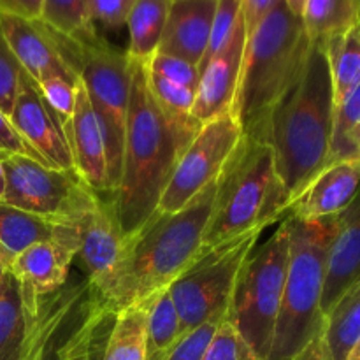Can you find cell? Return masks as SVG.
Returning a JSON list of instances; mask_svg holds the SVG:
<instances>
[{
	"instance_id": "6da1fadb",
	"label": "cell",
	"mask_w": 360,
	"mask_h": 360,
	"mask_svg": "<svg viewBox=\"0 0 360 360\" xmlns=\"http://www.w3.org/2000/svg\"><path fill=\"white\" fill-rule=\"evenodd\" d=\"M132 63L122 178L112 193L123 236H136L157 211L179 157L200 123L165 111L150 91L146 63Z\"/></svg>"
},
{
	"instance_id": "7a4b0ae2",
	"label": "cell",
	"mask_w": 360,
	"mask_h": 360,
	"mask_svg": "<svg viewBox=\"0 0 360 360\" xmlns=\"http://www.w3.org/2000/svg\"><path fill=\"white\" fill-rule=\"evenodd\" d=\"M334 127V91L326 49L311 44L297 83L271 112L266 137L288 206L327 165Z\"/></svg>"
},
{
	"instance_id": "3957f363",
	"label": "cell",
	"mask_w": 360,
	"mask_h": 360,
	"mask_svg": "<svg viewBox=\"0 0 360 360\" xmlns=\"http://www.w3.org/2000/svg\"><path fill=\"white\" fill-rule=\"evenodd\" d=\"M218 181L178 213H160L127 239L125 257L108 297L101 302L109 313L148 302L167 290L202 253L204 236L214 207Z\"/></svg>"
},
{
	"instance_id": "277c9868",
	"label": "cell",
	"mask_w": 360,
	"mask_h": 360,
	"mask_svg": "<svg viewBox=\"0 0 360 360\" xmlns=\"http://www.w3.org/2000/svg\"><path fill=\"white\" fill-rule=\"evenodd\" d=\"M299 9L301 0H278L266 20L246 37L241 79L231 112L243 136L264 141L271 112L304 69L311 44Z\"/></svg>"
},
{
	"instance_id": "5b68a950",
	"label": "cell",
	"mask_w": 360,
	"mask_h": 360,
	"mask_svg": "<svg viewBox=\"0 0 360 360\" xmlns=\"http://www.w3.org/2000/svg\"><path fill=\"white\" fill-rule=\"evenodd\" d=\"M288 200L269 143L243 136L218 178L202 252L287 217Z\"/></svg>"
},
{
	"instance_id": "8992f818",
	"label": "cell",
	"mask_w": 360,
	"mask_h": 360,
	"mask_svg": "<svg viewBox=\"0 0 360 360\" xmlns=\"http://www.w3.org/2000/svg\"><path fill=\"white\" fill-rule=\"evenodd\" d=\"M287 217L290 224L287 276L267 360H292L322 333L327 255L336 234L338 217L322 220Z\"/></svg>"
},
{
	"instance_id": "52a82bcc",
	"label": "cell",
	"mask_w": 360,
	"mask_h": 360,
	"mask_svg": "<svg viewBox=\"0 0 360 360\" xmlns=\"http://www.w3.org/2000/svg\"><path fill=\"white\" fill-rule=\"evenodd\" d=\"M290 224L281 218L264 245L246 259L227 306V322L246 341L259 360H267L283 299L287 276Z\"/></svg>"
},
{
	"instance_id": "ba28073f",
	"label": "cell",
	"mask_w": 360,
	"mask_h": 360,
	"mask_svg": "<svg viewBox=\"0 0 360 360\" xmlns=\"http://www.w3.org/2000/svg\"><path fill=\"white\" fill-rule=\"evenodd\" d=\"M260 234L262 229H257L206 250L167 288L181 319L183 336L213 316L227 313L239 273L259 243Z\"/></svg>"
},
{
	"instance_id": "9c48e42d",
	"label": "cell",
	"mask_w": 360,
	"mask_h": 360,
	"mask_svg": "<svg viewBox=\"0 0 360 360\" xmlns=\"http://www.w3.org/2000/svg\"><path fill=\"white\" fill-rule=\"evenodd\" d=\"M77 72L101 127L108 162V190L112 195L122 178L132 63L125 51H118L104 41L81 51Z\"/></svg>"
},
{
	"instance_id": "30bf717a",
	"label": "cell",
	"mask_w": 360,
	"mask_h": 360,
	"mask_svg": "<svg viewBox=\"0 0 360 360\" xmlns=\"http://www.w3.org/2000/svg\"><path fill=\"white\" fill-rule=\"evenodd\" d=\"M7 188L4 202L58 225H79L101 195L76 171L48 167L21 155H2Z\"/></svg>"
},
{
	"instance_id": "8fae6325",
	"label": "cell",
	"mask_w": 360,
	"mask_h": 360,
	"mask_svg": "<svg viewBox=\"0 0 360 360\" xmlns=\"http://www.w3.org/2000/svg\"><path fill=\"white\" fill-rule=\"evenodd\" d=\"M79 297L77 288L41 297L7 271L0 290V360H44Z\"/></svg>"
},
{
	"instance_id": "7c38bea8",
	"label": "cell",
	"mask_w": 360,
	"mask_h": 360,
	"mask_svg": "<svg viewBox=\"0 0 360 360\" xmlns=\"http://www.w3.org/2000/svg\"><path fill=\"white\" fill-rule=\"evenodd\" d=\"M241 139V125L232 115L202 123L179 157L157 211L178 213L199 193L217 183Z\"/></svg>"
},
{
	"instance_id": "4fadbf2b",
	"label": "cell",
	"mask_w": 360,
	"mask_h": 360,
	"mask_svg": "<svg viewBox=\"0 0 360 360\" xmlns=\"http://www.w3.org/2000/svg\"><path fill=\"white\" fill-rule=\"evenodd\" d=\"M127 250V238L120 227L112 197H101L97 206L79 224V253L88 281L98 302L115 285Z\"/></svg>"
},
{
	"instance_id": "5bb4252c",
	"label": "cell",
	"mask_w": 360,
	"mask_h": 360,
	"mask_svg": "<svg viewBox=\"0 0 360 360\" xmlns=\"http://www.w3.org/2000/svg\"><path fill=\"white\" fill-rule=\"evenodd\" d=\"M9 120L21 139L42 158L48 167L74 171L65 130L42 98L37 84L25 72H21Z\"/></svg>"
},
{
	"instance_id": "9a60e30c",
	"label": "cell",
	"mask_w": 360,
	"mask_h": 360,
	"mask_svg": "<svg viewBox=\"0 0 360 360\" xmlns=\"http://www.w3.org/2000/svg\"><path fill=\"white\" fill-rule=\"evenodd\" d=\"M245 51L246 30L243 16H239L229 44L200 72L192 108V118L197 123L202 125L224 115H231L241 79Z\"/></svg>"
},
{
	"instance_id": "2e32d148",
	"label": "cell",
	"mask_w": 360,
	"mask_h": 360,
	"mask_svg": "<svg viewBox=\"0 0 360 360\" xmlns=\"http://www.w3.org/2000/svg\"><path fill=\"white\" fill-rule=\"evenodd\" d=\"M0 27L20 62L21 70L35 84L51 77H62L70 83L79 81V74L70 69L55 39L41 21H27L0 14Z\"/></svg>"
},
{
	"instance_id": "e0dca14e",
	"label": "cell",
	"mask_w": 360,
	"mask_h": 360,
	"mask_svg": "<svg viewBox=\"0 0 360 360\" xmlns=\"http://www.w3.org/2000/svg\"><path fill=\"white\" fill-rule=\"evenodd\" d=\"M360 190V160H341L323 167L288 206L297 220H322L347 210Z\"/></svg>"
},
{
	"instance_id": "ac0fdd59",
	"label": "cell",
	"mask_w": 360,
	"mask_h": 360,
	"mask_svg": "<svg viewBox=\"0 0 360 360\" xmlns=\"http://www.w3.org/2000/svg\"><path fill=\"white\" fill-rule=\"evenodd\" d=\"M65 136L76 174L98 195L109 193L104 139L81 79L76 88V105L72 118L65 127Z\"/></svg>"
},
{
	"instance_id": "d6986e66",
	"label": "cell",
	"mask_w": 360,
	"mask_h": 360,
	"mask_svg": "<svg viewBox=\"0 0 360 360\" xmlns=\"http://www.w3.org/2000/svg\"><path fill=\"white\" fill-rule=\"evenodd\" d=\"M360 281V190L350 206L338 214L336 234L327 255L322 315Z\"/></svg>"
},
{
	"instance_id": "ffe728a7",
	"label": "cell",
	"mask_w": 360,
	"mask_h": 360,
	"mask_svg": "<svg viewBox=\"0 0 360 360\" xmlns=\"http://www.w3.org/2000/svg\"><path fill=\"white\" fill-rule=\"evenodd\" d=\"M218 0H171L157 55L174 56L199 67L210 41Z\"/></svg>"
},
{
	"instance_id": "44dd1931",
	"label": "cell",
	"mask_w": 360,
	"mask_h": 360,
	"mask_svg": "<svg viewBox=\"0 0 360 360\" xmlns=\"http://www.w3.org/2000/svg\"><path fill=\"white\" fill-rule=\"evenodd\" d=\"M55 241L79 253V225H58L0 202V262L9 269L30 246Z\"/></svg>"
},
{
	"instance_id": "7402d4cb",
	"label": "cell",
	"mask_w": 360,
	"mask_h": 360,
	"mask_svg": "<svg viewBox=\"0 0 360 360\" xmlns=\"http://www.w3.org/2000/svg\"><path fill=\"white\" fill-rule=\"evenodd\" d=\"M76 255V250L69 246L55 241H44L25 250L14 259L7 271L21 285L44 297V295L56 294L65 287L69 267Z\"/></svg>"
},
{
	"instance_id": "603a6c76",
	"label": "cell",
	"mask_w": 360,
	"mask_h": 360,
	"mask_svg": "<svg viewBox=\"0 0 360 360\" xmlns=\"http://www.w3.org/2000/svg\"><path fill=\"white\" fill-rule=\"evenodd\" d=\"M299 13L309 44L323 46L360 23V0H301Z\"/></svg>"
},
{
	"instance_id": "cb8c5ba5",
	"label": "cell",
	"mask_w": 360,
	"mask_h": 360,
	"mask_svg": "<svg viewBox=\"0 0 360 360\" xmlns=\"http://www.w3.org/2000/svg\"><path fill=\"white\" fill-rule=\"evenodd\" d=\"M171 0H136L129 14V48L125 55L130 62L150 63L157 55L167 21Z\"/></svg>"
},
{
	"instance_id": "d4e9b609",
	"label": "cell",
	"mask_w": 360,
	"mask_h": 360,
	"mask_svg": "<svg viewBox=\"0 0 360 360\" xmlns=\"http://www.w3.org/2000/svg\"><path fill=\"white\" fill-rule=\"evenodd\" d=\"M360 340V281L323 316L320 341L330 360H348Z\"/></svg>"
},
{
	"instance_id": "484cf974",
	"label": "cell",
	"mask_w": 360,
	"mask_h": 360,
	"mask_svg": "<svg viewBox=\"0 0 360 360\" xmlns=\"http://www.w3.org/2000/svg\"><path fill=\"white\" fill-rule=\"evenodd\" d=\"M41 23L83 51L104 42L88 14L86 0H44Z\"/></svg>"
},
{
	"instance_id": "4316f807",
	"label": "cell",
	"mask_w": 360,
	"mask_h": 360,
	"mask_svg": "<svg viewBox=\"0 0 360 360\" xmlns=\"http://www.w3.org/2000/svg\"><path fill=\"white\" fill-rule=\"evenodd\" d=\"M148 304L150 301L139 302L116 313L101 360H146Z\"/></svg>"
},
{
	"instance_id": "83f0119b",
	"label": "cell",
	"mask_w": 360,
	"mask_h": 360,
	"mask_svg": "<svg viewBox=\"0 0 360 360\" xmlns=\"http://www.w3.org/2000/svg\"><path fill=\"white\" fill-rule=\"evenodd\" d=\"M330 67L334 108L360 84V23L322 46Z\"/></svg>"
},
{
	"instance_id": "f1b7e54d",
	"label": "cell",
	"mask_w": 360,
	"mask_h": 360,
	"mask_svg": "<svg viewBox=\"0 0 360 360\" xmlns=\"http://www.w3.org/2000/svg\"><path fill=\"white\" fill-rule=\"evenodd\" d=\"M109 313L94 295L84 304V315L81 322L70 330L69 336L55 348L53 360H97L98 338L102 336Z\"/></svg>"
},
{
	"instance_id": "f546056e",
	"label": "cell",
	"mask_w": 360,
	"mask_h": 360,
	"mask_svg": "<svg viewBox=\"0 0 360 360\" xmlns=\"http://www.w3.org/2000/svg\"><path fill=\"white\" fill-rule=\"evenodd\" d=\"M181 319L169 290L158 292L150 299L146 316L148 354L167 355L181 340Z\"/></svg>"
},
{
	"instance_id": "4dcf8cb0",
	"label": "cell",
	"mask_w": 360,
	"mask_h": 360,
	"mask_svg": "<svg viewBox=\"0 0 360 360\" xmlns=\"http://www.w3.org/2000/svg\"><path fill=\"white\" fill-rule=\"evenodd\" d=\"M360 84L334 108L333 141L327 165L341 160H360ZM326 165V167H327Z\"/></svg>"
},
{
	"instance_id": "1f68e13d",
	"label": "cell",
	"mask_w": 360,
	"mask_h": 360,
	"mask_svg": "<svg viewBox=\"0 0 360 360\" xmlns=\"http://www.w3.org/2000/svg\"><path fill=\"white\" fill-rule=\"evenodd\" d=\"M146 79L150 91L153 94L155 101L162 105L171 115L179 118H190L192 116L193 102H195V91L188 88L176 84L158 74L157 70L150 69L146 65Z\"/></svg>"
},
{
	"instance_id": "d6a6232c",
	"label": "cell",
	"mask_w": 360,
	"mask_h": 360,
	"mask_svg": "<svg viewBox=\"0 0 360 360\" xmlns=\"http://www.w3.org/2000/svg\"><path fill=\"white\" fill-rule=\"evenodd\" d=\"M239 16H241V0H218L213 23H211L207 49L204 53L202 62L199 63V72H202L207 63L229 44Z\"/></svg>"
},
{
	"instance_id": "836d02e7",
	"label": "cell",
	"mask_w": 360,
	"mask_h": 360,
	"mask_svg": "<svg viewBox=\"0 0 360 360\" xmlns=\"http://www.w3.org/2000/svg\"><path fill=\"white\" fill-rule=\"evenodd\" d=\"M225 316H227V313H220V315L213 316L207 322H204L202 326L195 327L193 330L186 333L174 345V348L169 352L165 360H202L211 340H213L214 333L220 327V323L224 322Z\"/></svg>"
},
{
	"instance_id": "e575fe53",
	"label": "cell",
	"mask_w": 360,
	"mask_h": 360,
	"mask_svg": "<svg viewBox=\"0 0 360 360\" xmlns=\"http://www.w3.org/2000/svg\"><path fill=\"white\" fill-rule=\"evenodd\" d=\"M202 360H259L238 330L224 319Z\"/></svg>"
},
{
	"instance_id": "d590c367",
	"label": "cell",
	"mask_w": 360,
	"mask_h": 360,
	"mask_svg": "<svg viewBox=\"0 0 360 360\" xmlns=\"http://www.w3.org/2000/svg\"><path fill=\"white\" fill-rule=\"evenodd\" d=\"M21 65L0 27V111L9 116L20 86Z\"/></svg>"
},
{
	"instance_id": "8d00e7d4",
	"label": "cell",
	"mask_w": 360,
	"mask_h": 360,
	"mask_svg": "<svg viewBox=\"0 0 360 360\" xmlns=\"http://www.w3.org/2000/svg\"><path fill=\"white\" fill-rule=\"evenodd\" d=\"M77 83H70V81L62 79V77H51V79H46L37 84L42 98L51 108V111L55 112L58 122L62 123L63 130H65L67 123L72 118L74 105H76Z\"/></svg>"
},
{
	"instance_id": "74e56055",
	"label": "cell",
	"mask_w": 360,
	"mask_h": 360,
	"mask_svg": "<svg viewBox=\"0 0 360 360\" xmlns=\"http://www.w3.org/2000/svg\"><path fill=\"white\" fill-rule=\"evenodd\" d=\"M134 2L136 0H86V7L95 27L116 32L127 27Z\"/></svg>"
},
{
	"instance_id": "f35d334b",
	"label": "cell",
	"mask_w": 360,
	"mask_h": 360,
	"mask_svg": "<svg viewBox=\"0 0 360 360\" xmlns=\"http://www.w3.org/2000/svg\"><path fill=\"white\" fill-rule=\"evenodd\" d=\"M148 67L157 70L158 74L167 77L172 83L181 84V86L188 88V90L197 91V86H199L200 81V72L199 67L193 65V63L185 62L181 58H174V56L155 55L153 60L148 63Z\"/></svg>"
},
{
	"instance_id": "ab89813d",
	"label": "cell",
	"mask_w": 360,
	"mask_h": 360,
	"mask_svg": "<svg viewBox=\"0 0 360 360\" xmlns=\"http://www.w3.org/2000/svg\"><path fill=\"white\" fill-rule=\"evenodd\" d=\"M0 155H21V157L34 158V160L44 164L42 158L21 139L20 134L14 130L9 116L4 115L2 111H0Z\"/></svg>"
},
{
	"instance_id": "60d3db41",
	"label": "cell",
	"mask_w": 360,
	"mask_h": 360,
	"mask_svg": "<svg viewBox=\"0 0 360 360\" xmlns=\"http://www.w3.org/2000/svg\"><path fill=\"white\" fill-rule=\"evenodd\" d=\"M276 4L278 0H241V16L246 37H250L257 30V27L266 20Z\"/></svg>"
},
{
	"instance_id": "b9f144b4",
	"label": "cell",
	"mask_w": 360,
	"mask_h": 360,
	"mask_svg": "<svg viewBox=\"0 0 360 360\" xmlns=\"http://www.w3.org/2000/svg\"><path fill=\"white\" fill-rule=\"evenodd\" d=\"M44 0H0V14L27 21H41Z\"/></svg>"
},
{
	"instance_id": "7bdbcfd3",
	"label": "cell",
	"mask_w": 360,
	"mask_h": 360,
	"mask_svg": "<svg viewBox=\"0 0 360 360\" xmlns=\"http://www.w3.org/2000/svg\"><path fill=\"white\" fill-rule=\"evenodd\" d=\"M292 360H330L327 357L326 354V348H323L322 341H320V336L313 341L309 347H306L297 357H294Z\"/></svg>"
},
{
	"instance_id": "ee69618b",
	"label": "cell",
	"mask_w": 360,
	"mask_h": 360,
	"mask_svg": "<svg viewBox=\"0 0 360 360\" xmlns=\"http://www.w3.org/2000/svg\"><path fill=\"white\" fill-rule=\"evenodd\" d=\"M6 188H7L6 169H4V158H2V155H0V202H4V197H6Z\"/></svg>"
},
{
	"instance_id": "f6af8a7d",
	"label": "cell",
	"mask_w": 360,
	"mask_h": 360,
	"mask_svg": "<svg viewBox=\"0 0 360 360\" xmlns=\"http://www.w3.org/2000/svg\"><path fill=\"white\" fill-rule=\"evenodd\" d=\"M348 360H360V340L357 341V345L354 347V350H352L350 357H348Z\"/></svg>"
},
{
	"instance_id": "bcb514c9",
	"label": "cell",
	"mask_w": 360,
	"mask_h": 360,
	"mask_svg": "<svg viewBox=\"0 0 360 360\" xmlns=\"http://www.w3.org/2000/svg\"><path fill=\"white\" fill-rule=\"evenodd\" d=\"M6 276H7V267L4 266L2 262H0V290H2L4 281H6Z\"/></svg>"
},
{
	"instance_id": "7dc6e473",
	"label": "cell",
	"mask_w": 360,
	"mask_h": 360,
	"mask_svg": "<svg viewBox=\"0 0 360 360\" xmlns=\"http://www.w3.org/2000/svg\"><path fill=\"white\" fill-rule=\"evenodd\" d=\"M165 357H167V355H151V354H148L146 360H165Z\"/></svg>"
},
{
	"instance_id": "c3c4849f",
	"label": "cell",
	"mask_w": 360,
	"mask_h": 360,
	"mask_svg": "<svg viewBox=\"0 0 360 360\" xmlns=\"http://www.w3.org/2000/svg\"><path fill=\"white\" fill-rule=\"evenodd\" d=\"M359 146H360V137H359Z\"/></svg>"
},
{
	"instance_id": "681fc988",
	"label": "cell",
	"mask_w": 360,
	"mask_h": 360,
	"mask_svg": "<svg viewBox=\"0 0 360 360\" xmlns=\"http://www.w3.org/2000/svg\"><path fill=\"white\" fill-rule=\"evenodd\" d=\"M44 360H46V359H44Z\"/></svg>"
}]
</instances>
